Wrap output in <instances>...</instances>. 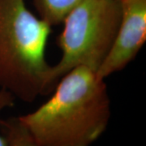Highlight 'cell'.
Masks as SVG:
<instances>
[{
	"label": "cell",
	"instance_id": "1",
	"mask_svg": "<svg viewBox=\"0 0 146 146\" xmlns=\"http://www.w3.org/2000/svg\"><path fill=\"white\" fill-rule=\"evenodd\" d=\"M50 99L19 116L38 146H91L106 130L111 106L105 80L78 66L58 80Z\"/></svg>",
	"mask_w": 146,
	"mask_h": 146
},
{
	"label": "cell",
	"instance_id": "2",
	"mask_svg": "<svg viewBox=\"0 0 146 146\" xmlns=\"http://www.w3.org/2000/svg\"><path fill=\"white\" fill-rule=\"evenodd\" d=\"M51 26L25 0H0V89L32 102L49 93L51 65L46 58Z\"/></svg>",
	"mask_w": 146,
	"mask_h": 146
},
{
	"label": "cell",
	"instance_id": "3",
	"mask_svg": "<svg viewBox=\"0 0 146 146\" xmlns=\"http://www.w3.org/2000/svg\"><path fill=\"white\" fill-rule=\"evenodd\" d=\"M121 16L119 0H82L68 13L58 38L62 57L51 66L49 92L73 68L98 70L113 45Z\"/></svg>",
	"mask_w": 146,
	"mask_h": 146
},
{
	"label": "cell",
	"instance_id": "4",
	"mask_svg": "<svg viewBox=\"0 0 146 146\" xmlns=\"http://www.w3.org/2000/svg\"><path fill=\"white\" fill-rule=\"evenodd\" d=\"M122 16L113 45L97 70L105 80L122 71L136 57L146 41V0H120Z\"/></svg>",
	"mask_w": 146,
	"mask_h": 146
},
{
	"label": "cell",
	"instance_id": "5",
	"mask_svg": "<svg viewBox=\"0 0 146 146\" xmlns=\"http://www.w3.org/2000/svg\"><path fill=\"white\" fill-rule=\"evenodd\" d=\"M82 0H35L40 18L50 26L63 23L65 17Z\"/></svg>",
	"mask_w": 146,
	"mask_h": 146
},
{
	"label": "cell",
	"instance_id": "6",
	"mask_svg": "<svg viewBox=\"0 0 146 146\" xmlns=\"http://www.w3.org/2000/svg\"><path fill=\"white\" fill-rule=\"evenodd\" d=\"M0 133L5 137L7 146H38L19 116L0 119Z\"/></svg>",
	"mask_w": 146,
	"mask_h": 146
},
{
	"label": "cell",
	"instance_id": "7",
	"mask_svg": "<svg viewBox=\"0 0 146 146\" xmlns=\"http://www.w3.org/2000/svg\"><path fill=\"white\" fill-rule=\"evenodd\" d=\"M15 97L10 92L5 89H0V112L7 107H11L14 105ZM0 146H7L5 137L0 133Z\"/></svg>",
	"mask_w": 146,
	"mask_h": 146
},
{
	"label": "cell",
	"instance_id": "8",
	"mask_svg": "<svg viewBox=\"0 0 146 146\" xmlns=\"http://www.w3.org/2000/svg\"><path fill=\"white\" fill-rule=\"evenodd\" d=\"M119 1H120V0H119Z\"/></svg>",
	"mask_w": 146,
	"mask_h": 146
}]
</instances>
